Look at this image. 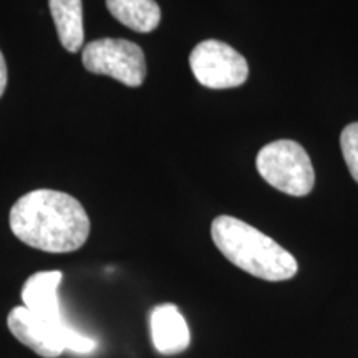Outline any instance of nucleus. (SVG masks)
Segmentation results:
<instances>
[{
    "instance_id": "obj_3",
    "label": "nucleus",
    "mask_w": 358,
    "mask_h": 358,
    "mask_svg": "<svg viewBox=\"0 0 358 358\" xmlns=\"http://www.w3.org/2000/svg\"><path fill=\"white\" fill-rule=\"evenodd\" d=\"M7 325L13 337L43 358H57L65 350L83 355L96 350V340L77 332L69 324L53 325L40 319L25 306L12 308Z\"/></svg>"
},
{
    "instance_id": "obj_4",
    "label": "nucleus",
    "mask_w": 358,
    "mask_h": 358,
    "mask_svg": "<svg viewBox=\"0 0 358 358\" xmlns=\"http://www.w3.org/2000/svg\"><path fill=\"white\" fill-rule=\"evenodd\" d=\"M256 166L268 185L285 194L302 198L315 185L310 156L297 141L277 140L268 143L259 151Z\"/></svg>"
},
{
    "instance_id": "obj_10",
    "label": "nucleus",
    "mask_w": 358,
    "mask_h": 358,
    "mask_svg": "<svg viewBox=\"0 0 358 358\" xmlns=\"http://www.w3.org/2000/svg\"><path fill=\"white\" fill-rule=\"evenodd\" d=\"M116 20L140 34L153 32L161 22V8L155 0H106Z\"/></svg>"
},
{
    "instance_id": "obj_8",
    "label": "nucleus",
    "mask_w": 358,
    "mask_h": 358,
    "mask_svg": "<svg viewBox=\"0 0 358 358\" xmlns=\"http://www.w3.org/2000/svg\"><path fill=\"white\" fill-rule=\"evenodd\" d=\"M64 274L60 271H45L30 275L22 287V301L24 306L38 315L40 319L50 322L53 325H64L58 302V287H60Z\"/></svg>"
},
{
    "instance_id": "obj_2",
    "label": "nucleus",
    "mask_w": 358,
    "mask_h": 358,
    "mask_svg": "<svg viewBox=\"0 0 358 358\" xmlns=\"http://www.w3.org/2000/svg\"><path fill=\"white\" fill-rule=\"evenodd\" d=\"M211 236L227 261L257 279L280 282L297 274L299 264L289 250L241 219L217 216L211 224Z\"/></svg>"
},
{
    "instance_id": "obj_12",
    "label": "nucleus",
    "mask_w": 358,
    "mask_h": 358,
    "mask_svg": "<svg viewBox=\"0 0 358 358\" xmlns=\"http://www.w3.org/2000/svg\"><path fill=\"white\" fill-rule=\"evenodd\" d=\"M7 88V64L6 58H3V53L0 52V96L3 95Z\"/></svg>"
},
{
    "instance_id": "obj_6",
    "label": "nucleus",
    "mask_w": 358,
    "mask_h": 358,
    "mask_svg": "<svg viewBox=\"0 0 358 358\" xmlns=\"http://www.w3.org/2000/svg\"><path fill=\"white\" fill-rule=\"evenodd\" d=\"M189 66L194 78L213 90L241 87L249 77L248 60L219 40H204L196 45L189 55Z\"/></svg>"
},
{
    "instance_id": "obj_1",
    "label": "nucleus",
    "mask_w": 358,
    "mask_h": 358,
    "mask_svg": "<svg viewBox=\"0 0 358 358\" xmlns=\"http://www.w3.org/2000/svg\"><path fill=\"white\" fill-rule=\"evenodd\" d=\"M10 229L43 252H73L87 243L90 217L73 196L53 189L30 191L10 209Z\"/></svg>"
},
{
    "instance_id": "obj_5",
    "label": "nucleus",
    "mask_w": 358,
    "mask_h": 358,
    "mask_svg": "<svg viewBox=\"0 0 358 358\" xmlns=\"http://www.w3.org/2000/svg\"><path fill=\"white\" fill-rule=\"evenodd\" d=\"M85 69L95 75L118 80L136 88L146 78V58L140 45L124 38H100L90 42L82 52Z\"/></svg>"
},
{
    "instance_id": "obj_11",
    "label": "nucleus",
    "mask_w": 358,
    "mask_h": 358,
    "mask_svg": "<svg viewBox=\"0 0 358 358\" xmlns=\"http://www.w3.org/2000/svg\"><path fill=\"white\" fill-rule=\"evenodd\" d=\"M340 146H342L343 159H345L348 171L358 182V122L343 128L340 134Z\"/></svg>"
},
{
    "instance_id": "obj_9",
    "label": "nucleus",
    "mask_w": 358,
    "mask_h": 358,
    "mask_svg": "<svg viewBox=\"0 0 358 358\" xmlns=\"http://www.w3.org/2000/svg\"><path fill=\"white\" fill-rule=\"evenodd\" d=\"M55 29L65 50L71 53L83 47L82 0H48Z\"/></svg>"
},
{
    "instance_id": "obj_7",
    "label": "nucleus",
    "mask_w": 358,
    "mask_h": 358,
    "mask_svg": "<svg viewBox=\"0 0 358 358\" xmlns=\"http://www.w3.org/2000/svg\"><path fill=\"white\" fill-rule=\"evenodd\" d=\"M153 345L161 355H178L189 347V327L174 303H161L150 313Z\"/></svg>"
}]
</instances>
